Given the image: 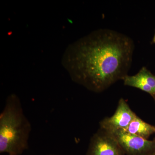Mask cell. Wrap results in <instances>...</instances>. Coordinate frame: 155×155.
Listing matches in <instances>:
<instances>
[{"instance_id":"1","label":"cell","mask_w":155,"mask_h":155,"mask_svg":"<svg viewBox=\"0 0 155 155\" xmlns=\"http://www.w3.org/2000/svg\"><path fill=\"white\" fill-rule=\"evenodd\" d=\"M134 49L129 37L97 29L69 45L61 62L72 81L99 93L128 75Z\"/></svg>"},{"instance_id":"5","label":"cell","mask_w":155,"mask_h":155,"mask_svg":"<svg viewBox=\"0 0 155 155\" xmlns=\"http://www.w3.org/2000/svg\"><path fill=\"white\" fill-rule=\"evenodd\" d=\"M136 115L126 101L121 98L114 115L102 119L100 122V128L110 133L119 130H125Z\"/></svg>"},{"instance_id":"2","label":"cell","mask_w":155,"mask_h":155,"mask_svg":"<svg viewBox=\"0 0 155 155\" xmlns=\"http://www.w3.org/2000/svg\"><path fill=\"white\" fill-rule=\"evenodd\" d=\"M31 129L19 96L9 95L0 114V153L22 155L29 148Z\"/></svg>"},{"instance_id":"6","label":"cell","mask_w":155,"mask_h":155,"mask_svg":"<svg viewBox=\"0 0 155 155\" xmlns=\"http://www.w3.org/2000/svg\"><path fill=\"white\" fill-rule=\"evenodd\" d=\"M123 81L124 85L147 93L155 101V75L146 67H143L135 75H127Z\"/></svg>"},{"instance_id":"10","label":"cell","mask_w":155,"mask_h":155,"mask_svg":"<svg viewBox=\"0 0 155 155\" xmlns=\"http://www.w3.org/2000/svg\"><path fill=\"white\" fill-rule=\"evenodd\" d=\"M153 155H155V153H154V154H153Z\"/></svg>"},{"instance_id":"4","label":"cell","mask_w":155,"mask_h":155,"mask_svg":"<svg viewBox=\"0 0 155 155\" xmlns=\"http://www.w3.org/2000/svg\"><path fill=\"white\" fill-rule=\"evenodd\" d=\"M85 155H125L112 133L99 128L92 136Z\"/></svg>"},{"instance_id":"3","label":"cell","mask_w":155,"mask_h":155,"mask_svg":"<svg viewBox=\"0 0 155 155\" xmlns=\"http://www.w3.org/2000/svg\"><path fill=\"white\" fill-rule=\"evenodd\" d=\"M125 155H153L155 153V140H150L124 130L112 132Z\"/></svg>"},{"instance_id":"8","label":"cell","mask_w":155,"mask_h":155,"mask_svg":"<svg viewBox=\"0 0 155 155\" xmlns=\"http://www.w3.org/2000/svg\"><path fill=\"white\" fill-rule=\"evenodd\" d=\"M152 43L155 44V32L153 38V39L152 42Z\"/></svg>"},{"instance_id":"7","label":"cell","mask_w":155,"mask_h":155,"mask_svg":"<svg viewBox=\"0 0 155 155\" xmlns=\"http://www.w3.org/2000/svg\"><path fill=\"white\" fill-rule=\"evenodd\" d=\"M125 130L131 134L147 139L150 136L155 133V127L144 122L136 115Z\"/></svg>"},{"instance_id":"9","label":"cell","mask_w":155,"mask_h":155,"mask_svg":"<svg viewBox=\"0 0 155 155\" xmlns=\"http://www.w3.org/2000/svg\"><path fill=\"white\" fill-rule=\"evenodd\" d=\"M46 155H56V154H48Z\"/></svg>"}]
</instances>
